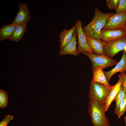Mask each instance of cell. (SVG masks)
<instances>
[{"label": "cell", "mask_w": 126, "mask_h": 126, "mask_svg": "<svg viewBox=\"0 0 126 126\" xmlns=\"http://www.w3.org/2000/svg\"><path fill=\"white\" fill-rule=\"evenodd\" d=\"M113 13H103L98 8L96 7L92 20L82 28L86 35L89 36L96 40H101V31L105 25L107 19Z\"/></svg>", "instance_id": "cell-1"}, {"label": "cell", "mask_w": 126, "mask_h": 126, "mask_svg": "<svg viewBox=\"0 0 126 126\" xmlns=\"http://www.w3.org/2000/svg\"><path fill=\"white\" fill-rule=\"evenodd\" d=\"M105 112L104 103L97 100H90L88 112L94 126H111Z\"/></svg>", "instance_id": "cell-2"}, {"label": "cell", "mask_w": 126, "mask_h": 126, "mask_svg": "<svg viewBox=\"0 0 126 126\" xmlns=\"http://www.w3.org/2000/svg\"><path fill=\"white\" fill-rule=\"evenodd\" d=\"M113 86L109 88L101 83L91 81L88 94L89 99L97 100L104 103Z\"/></svg>", "instance_id": "cell-3"}, {"label": "cell", "mask_w": 126, "mask_h": 126, "mask_svg": "<svg viewBox=\"0 0 126 126\" xmlns=\"http://www.w3.org/2000/svg\"><path fill=\"white\" fill-rule=\"evenodd\" d=\"M82 53L87 56L91 60L92 65V71L98 67L103 70L105 68L116 65L118 62L116 61L105 56H100L95 53L84 52Z\"/></svg>", "instance_id": "cell-4"}, {"label": "cell", "mask_w": 126, "mask_h": 126, "mask_svg": "<svg viewBox=\"0 0 126 126\" xmlns=\"http://www.w3.org/2000/svg\"><path fill=\"white\" fill-rule=\"evenodd\" d=\"M126 45V36L118 39L108 42L103 47L105 56L111 58L117 53L123 50Z\"/></svg>", "instance_id": "cell-5"}, {"label": "cell", "mask_w": 126, "mask_h": 126, "mask_svg": "<svg viewBox=\"0 0 126 126\" xmlns=\"http://www.w3.org/2000/svg\"><path fill=\"white\" fill-rule=\"evenodd\" d=\"M75 24L77 33L78 43L77 50L78 54L84 52L94 53L88 44L86 35L83 29L82 24L81 20L80 19L77 20Z\"/></svg>", "instance_id": "cell-6"}, {"label": "cell", "mask_w": 126, "mask_h": 126, "mask_svg": "<svg viewBox=\"0 0 126 126\" xmlns=\"http://www.w3.org/2000/svg\"><path fill=\"white\" fill-rule=\"evenodd\" d=\"M126 24V13L116 14L113 13L107 19L102 30L122 28Z\"/></svg>", "instance_id": "cell-7"}, {"label": "cell", "mask_w": 126, "mask_h": 126, "mask_svg": "<svg viewBox=\"0 0 126 126\" xmlns=\"http://www.w3.org/2000/svg\"><path fill=\"white\" fill-rule=\"evenodd\" d=\"M29 12L26 4L19 3V10L11 24L17 25L26 24L32 18Z\"/></svg>", "instance_id": "cell-8"}, {"label": "cell", "mask_w": 126, "mask_h": 126, "mask_svg": "<svg viewBox=\"0 0 126 126\" xmlns=\"http://www.w3.org/2000/svg\"><path fill=\"white\" fill-rule=\"evenodd\" d=\"M100 36L102 41L108 42L126 36V33L123 28L116 30H102Z\"/></svg>", "instance_id": "cell-9"}, {"label": "cell", "mask_w": 126, "mask_h": 126, "mask_svg": "<svg viewBox=\"0 0 126 126\" xmlns=\"http://www.w3.org/2000/svg\"><path fill=\"white\" fill-rule=\"evenodd\" d=\"M126 74L125 72L120 73L119 74V79L118 82L113 85L110 90L104 103L106 112L108 111L111 103L115 99L116 96L121 88L124 78Z\"/></svg>", "instance_id": "cell-10"}, {"label": "cell", "mask_w": 126, "mask_h": 126, "mask_svg": "<svg viewBox=\"0 0 126 126\" xmlns=\"http://www.w3.org/2000/svg\"><path fill=\"white\" fill-rule=\"evenodd\" d=\"M126 71V53L123 50L122 56L120 61L111 70L107 71H103L106 79L109 84L110 80L112 76L116 73L125 72Z\"/></svg>", "instance_id": "cell-11"}, {"label": "cell", "mask_w": 126, "mask_h": 126, "mask_svg": "<svg viewBox=\"0 0 126 126\" xmlns=\"http://www.w3.org/2000/svg\"><path fill=\"white\" fill-rule=\"evenodd\" d=\"M77 30L75 24L70 29L64 28L59 35L60 43V51L63 49L71 41Z\"/></svg>", "instance_id": "cell-12"}, {"label": "cell", "mask_w": 126, "mask_h": 126, "mask_svg": "<svg viewBox=\"0 0 126 126\" xmlns=\"http://www.w3.org/2000/svg\"><path fill=\"white\" fill-rule=\"evenodd\" d=\"M86 36L89 46L94 53L98 55L105 56L103 52V47L107 42L95 39L88 35Z\"/></svg>", "instance_id": "cell-13"}, {"label": "cell", "mask_w": 126, "mask_h": 126, "mask_svg": "<svg viewBox=\"0 0 126 126\" xmlns=\"http://www.w3.org/2000/svg\"><path fill=\"white\" fill-rule=\"evenodd\" d=\"M77 34L76 30L71 41L63 49L60 51V55L70 54L76 56H78V53L76 48Z\"/></svg>", "instance_id": "cell-14"}, {"label": "cell", "mask_w": 126, "mask_h": 126, "mask_svg": "<svg viewBox=\"0 0 126 126\" xmlns=\"http://www.w3.org/2000/svg\"><path fill=\"white\" fill-rule=\"evenodd\" d=\"M92 71L93 75L91 82L101 83L109 88L112 87V85H110L108 82L103 71L101 67H98Z\"/></svg>", "instance_id": "cell-15"}, {"label": "cell", "mask_w": 126, "mask_h": 126, "mask_svg": "<svg viewBox=\"0 0 126 126\" xmlns=\"http://www.w3.org/2000/svg\"><path fill=\"white\" fill-rule=\"evenodd\" d=\"M17 26L11 24L3 25L0 29V41L9 39L12 36Z\"/></svg>", "instance_id": "cell-16"}, {"label": "cell", "mask_w": 126, "mask_h": 126, "mask_svg": "<svg viewBox=\"0 0 126 126\" xmlns=\"http://www.w3.org/2000/svg\"><path fill=\"white\" fill-rule=\"evenodd\" d=\"M26 24L17 25L12 36L9 38L10 41L16 42L20 40L27 31Z\"/></svg>", "instance_id": "cell-17"}, {"label": "cell", "mask_w": 126, "mask_h": 126, "mask_svg": "<svg viewBox=\"0 0 126 126\" xmlns=\"http://www.w3.org/2000/svg\"><path fill=\"white\" fill-rule=\"evenodd\" d=\"M126 96L123 88L122 85L121 88L115 98L116 106L115 110V113L117 112L119 104Z\"/></svg>", "instance_id": "cell-18"}, {"label": "cell", "mask_w": 126, "mask_h": 126, "mask_svg": "<svg viewBox=\"0 0 126 126\" xmlns=\"http://www.w3.org/2000/svg\"><path fill=\"white\" fill-rule=\"evenodd\" d=\"M8 94L3 89H0V108H4L7 106L8 104Z\"/></svg>", "instance_id": "cell-19"}, {"label": "cell", "mask_w": 126, "mask_h": 126, "mask_svg": "<svg viewBox=\"0 0 126 126\" xmlns=\"http://www.w3.org/2000/svg\"><path fill=\"white\" fill-rule=\"evenodd\" d=\"M126 110V96L120 103L116 114L120 118L124 113Z\"/></svg>", "instance_id": "cell-20"}, {"label": "cell", "mask_w": 126, "mask_h": 126, "mask_svg": "<svg viewBox=\"0 0 126 126\" xmlns=\"http://www.w3.org/2000/svg\"><path fill=\"white\" fill-rule=\"evenodd\" d=\"M115 13L116 14L126 13V0H119V6Z\"/></svg>", "instance_id": "cell-21"}, {"label": "cell", "mask_w": 126, "mask_h": 126, "mask_svg": "<svg viewBox=\"0 0 126 126\" xmlns=\"http://www.w3.org/2000/svg\"><path fill=\"white\" fill-rule=\"evenodd\" d=\"M106 4L109 8L116 11L119 6V0H107Z\"/></svg>", "instance_id": "cell-22"}, {"label": "cell", "mask_w": 126, "mask_h": 126, "mask_svg": "<svg viewBox=\"0 0 126 126\" xmlns=\"http://www.w3.org/2000/svg\"><path fill=\"white\" fill-rule=\"evenodd\" d=\"M14 117L13 115H6L4 119L0 122V126H7L9 122L13 120Z\"/></svg>", "instance_id": "cell-23"}, {"label": "cell", "mask_w": 126, "mask_h": 126, "mask_svg": "<svg viewBox=\"0 0 126 126\" xmlns=\"http://www.w3.org/2000/svg\"><path fill=\"white\" fill-rule=\"evenodd\" d=\"M122 85L124 91L126 96V74L124 78Z\"/></svg>", "instance_id": "cell-24"}, {"label": "cell", "mask_w": 126, "mask_h": 126, "mask_svg": "<svg viewBox=\"0 0 126 126\" xmlns=\"http://www.w3.org/2000/svg\"><path fill=\"white\" fill-rule=\"evenodd\" d=\"M123 29H124V30L125 31L126 33V24L124 26V27H123Z\"/></svg>", "instance_id": "cell-25"}, {"label": "cell", "mask_w": 126, "mask_h": 126, "mask_svg": "<svg viewBox=\"0 0 126 126\" xmlns=\"http://www.w3.org/2000/svg\"><path fill=\"white\" fill-rule=\"evenodd\" d=\"M124 120L126 124V116L124 117Z\"/></svg>", "instance_id": "cell-26"}, {"label": "cell", "mask_w": 126, "mask_h": 126, "mask_svg": "<svg viewBox=\"0 0 126 126\" xmlns=\"http://www.w3.org/2000/svg\"><path fill=\"white\" fill-rule=\"evenodd\" d=\"M123 50L126 53V45L124 48Z\"/></svg>", "instance_id": "cell-27"}]
</instances>
